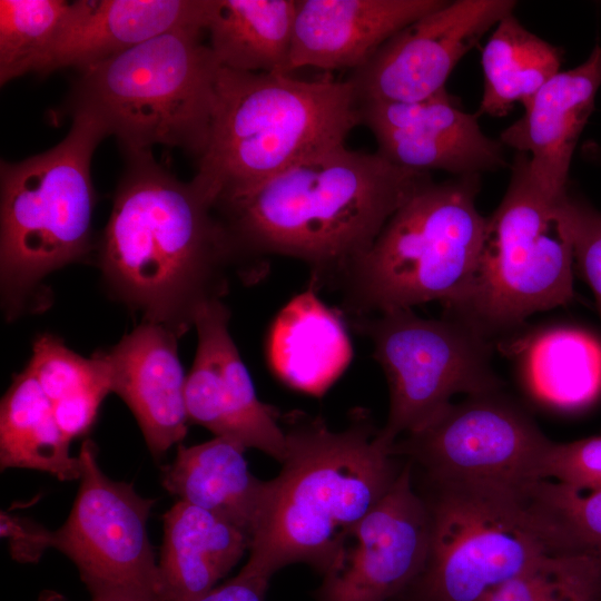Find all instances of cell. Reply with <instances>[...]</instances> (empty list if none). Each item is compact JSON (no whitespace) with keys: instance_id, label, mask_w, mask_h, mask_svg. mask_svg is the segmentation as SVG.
Returning a JSON list of instances; mask_svg holds the SVG:
<instances>
[{"instance_id":"obj_1","label":"cell","mask_w":601,"mask_h":601,"mask_svg":"<svg viewBox=\"0 0 601 601\" xmlns=\"http://www.w3.org/2000/svg\"><path fill=\"white\" fill-rule=\"evenodd\" d=\"M428 178V173L398 167L377 151L344 144L216 200L214 209L229 235L243 280L262 277L266 257L280 255L308 266L311 288H336Z\"/></svg>"},{"instance_id":"obj_2","label":"cell","mask_w":601,"mask_h":601,"mask_svg":"<svg viewBox=\"0 0 601 601\" xmlns=\"http://www.w3.org/2000/svg\"><path fill=\"white\" fill-rule=\"evenodd\" d=\"M126 167L97 262L112 298L178 337L198 311L221 300L239 268L215 200L179 180L151 150L125 152Z\"/></svg>"},{"instance_id":"obj_3","label":"cell","mask_w":601,"mask_h":601,"mask_svg":"<svg viewBox=\"0 0 601 601\" xmlns=\"http://www.w3.org/2000/svg\"><path fill=\"white\" fill-rule=\"evenodd\" d=\"M282 422L286 457L270 480L246 564L269 578L293 563L324 574L346 533L385 496L404 465L363 411L341 431L299 411Z\"/></svg>"},{"instance_id":"obj_4","label":"cell","mask_w":601,"mask_h":601,"mask_svg":"<svg viewBox=\"0 0 601 601\" xmlns=\"http://www.w3.org/2000/svg\"><path fill=\"white\" fill-rule=\"evenodd\" d=\"M362 124L347 80L220 68L207 146L193 180L218 200L345 144Z\"/></svg>"},{"instance_id":"obj_5","label":"cell","mask_w":601,"mask_h":601,"mask_svg":"<svg viewBox=\"0 0 601 601\" xmlns=\"http://www.w3.org/2000/svg\"><path fill=\"white\" fill-rule=\"evenodd\" d=\"M71 117L68 135L51 149L18 162L1 160L0 284L10 321L49 307L46 278L93 249L90 167L109 135L87 111Z\"/></svg>"},{"instance_id":"obj_6","label":"cell","mask_w":601,"mask_h":601,"mask_svg":"<svg viewBox=\"0 0 601 601\" xmlns=\"http://www.w3.org/2000/svg\"><path fill=\"white\" fill-rule=\"evenodd\" d=\"M480 176L426 179L388 219L371 248L336 289L348 317L370 316L466 293L485 240L487 220L476 208Z\"/></svg>"},{"instance_id":"obj_7","label":"cell","mask_w":601,"mask_h":601,"mask_svg":"<svg viewBox=\"0 0 601 601\" xmlns=\"http://www.w3.org/2000/svg\"><path fill=\"white\" fill-rule=\"evenodd\" d=\"M205 31L176 28L79 71L66 112L96 116L124 154L162 145L198 159L208 142L221 68L203 42Z\"/></svg>"},{"instance_id":"obj_8","label":"cell","mask_w":601,"mask_h":601,"mask_svg":"<svg viewBox=\"0 0 601 601\" xmlns=\"http://www.w3.org/2000/svg\"><path fill=\"white\" fill-rule=\"evenodd\" d=\"M510 168L471 284L447 307L489 337L574 297L573 249L560 209L569 189L556 193L542 185L525 154L516 152Z\"/></svg>"},{"instance_id":"obj_9","label":"cell","mask_w":601,"mask_h":601,"mask_svg":"<svg viewBox=\"0 0 601 601\" xmlns=\"http://www.w3.org/2000/svg\"><path fill=\"white\" fill-rule=\"evenodd\" d=\"M428 554L391 601H483L544 555L558 552L521 487L432 483Z\"/></svg>"},{"instance_id":"obj_10","label":"cell","mask_w":601,"mask_h":601,"mask_svg":"<svg viewBox=\"0 0 601 601\" xmlns=\"http://www.w3.org/2000/svg\"><path fill=\"white\" fill-rule=\"evenodd\" d=\"M351 319L373 343L387 380L390 408L378 433L390 444L428 424L455 395L500 391L489 336L463 318H424L401 308Z\"/></svg>"},{"instance_id":"obj_11","label":"cell","mask_w":601,"mask_h":601,"mask_svg":"<svg viewBox=\"0 0 601 601\" xmlns=\"http://www.w3.org/2000/svg\"><path fill=\"white\" fill-rule=\"evenodd\" d=\"M499 393L452 403L422 428L398 437L393 453L422 466L432 483L520 487L540 481L553 441Z\"/></svg>"},{"instance_id":"obj_12","label":"cell","mask_w":601,"mask_h":601,"mask_svg":"<svg viewBox=\"0 0 601 601\" xmlns=\"http://www.w3.org/2000/svg\"><path fill=\"white\" fill-rule=\"evenodd\" d=\"M97 453L91 440L82 442L80 485L66 522L52 531L51 545L75 563L91 594L119 589L160 593L147 530L156 500L141 496L130 483L108 477Z\"/></svg>"},{"instance_id":"obj_13","label":"cell","mask_w":601,"mask_h":601,"mask_svg":"<svg viewBox=\"0 0 601 601\" xmlns=\"http://www.w3.org/2000/svg\"><path fill=\"white\" fill-rule=\"evenodd\" d=\"M412 470L407 460L385 496L346 533L315 591L317 601H391L420 574L431 515Z\"/></svg>"},{"instance_id":"obj_14","label":"cell","mask_w":601,"mask_h":601,"mask_svg":"<svg viewBox=\"0 0 601 601\" xmlns=\"http://www.w3.org/2000/svg\"><path fill=\"white\" fill-rule=\"evenodd\" d=\"M515 7L513 0L445 1L393 35L346 80L359 105L426 99Z\"/></svg>"},{"instance_id":"obj_15","label":"cell","mask_w":601,"mask_h":601,"mask_svg":"<svg viewBox=\"0 0 601 601\" xmlns=\"http://www.w3.org/2000/svg\"><path fill=\"white\" fill-rule=\"evenodd\" d=\"M229 308L221 300L196 314V356L186 376L185 401L190 422L215 436L256 449L279 463L287 443L278 411L262 402L229 332Z\"/></svg>"},{"instance_id":"obj_16","label":"cell","mask_w":601,"mask_h":601,"mask_svg":"<svg viewBox=\"0 0 601 601\" xmlns=\"http://www.w3.org/2000/svg\"><path fill=\"white\" fill-rule=\"evenodd\" d=\"M361 115L376 139V151L398 167L461 177L511 165L503 144L486 136L479 115L463 110L446 88L415 102L362 104Z\"/></svg>"},{"instance_id":"obj_17","label":"cell","mask_w":601,"mask_h":601,"mask_svg":"<svg viewBox=\"0 0 601 601\" xmlns=\"http://www.w3.org/2000/svg\"><path fill=\"white\" fill-rule=\"evenodd\" d=\"M177 339L170 329L141 321L99 353L108 366L111 392L132 412L155 459L187 434L186 376Z\"/></svg>"},{"instance_id":"obj_18","label":"cell","mask_w":601,"mask_h":601,"mask_svg":"<svg viewBox=\"0 0 601 601\" xmlns=\"http://www.w3.org/2000/svg\"><path fill=\"white\" fill-rule=\"evenodd\" d=\"M213 0H79L69 2L37 73L78 71L180 27L206 29Z\"/></svg>"},{"instance_id":"obj_19","label":"cell","mask_w":601,"mask_h":601,"mask_svg":"<svg viewBox=\"0 0 601 601\" xmlns=\"http://www.w3.org/2000/svg\"><path fill=\"white\" fill-rule=\"evenodd\" d=\"M444 0H297L290 73L364 65L393 35Z\"/></svg>"},{"instance_id":"obj_20","label":"cell","mask_w":601,"mask_h":601,"mask_svg":"<svg viewBox=\"0 0 601 601\" xmlns=\"http://www.w3.org/2000/svg\"><path fill=\"white\" fill-rule=\"evenodd\" d=\"M600 87L601 46L597 42L582 63L552 77L500 135L504 147L529 157L532 175L553 191L569 189L573 154Z\"/></svg>"},{"instance_id":"obj_21","label":"cell","mask_w":601,"mask_h":601,"mask_svg":"<svg viewBox=\"0 0 601 601\" xmlns=\"http://www.w3.org/2000/svg\"><path fill=\"white\" fill-rule=\"evenodd\" d=\"M246 450L223 436L191 446L179 443L174 461L162 467L161 483L180 501L227 520L252 543L268 503L270 480L250 472Z\"/></svg>"},{"instance_id":"obj_22","label":"cell","mask_w":601,"mask_h":601,"mask_svg":"<svg viewBox=\"0 0 601 601\" xmlns=\"http://www.w3.org/2000/svg\"><path fill=\"white\" fill-rule=\"evenodd\" d=\"M353 347L342 316L309 288L277 314L267 338L276 376L299 392L322 396L344 373Z\"/></svg>"},{"instance_id":"obj_23","label":"cell","mask_w":601,"mask_h":601,"mask_svg":"<svg viewBox=\"0 0 601 601\" xmlns=\"http://www.w3.org/2000/svg\"><path fill=\"white\" fill-rule=\"evenodd\" d=\"M158 562L165 601H195L249 551V538L224 518L178 500L164 515Z\"/></svg>"},{"instance_id":"obj_24","label":"cell","mask_w":601,"mask_h":601,"mask_svg":"<svg viewBox=\"0 0 601 601\" xmlns=\"http://www.w3.org/2000/svg\"><path fill=\"white\" fill-rule=\"evenodd\" d=\"M520 376L539 403L578 411L601 397V339L572 326H548L511 343Z\"/></svg>"},{"instance_id":"obj_25","label":"cell","mask_w":601,"mask_h":601,"mask_svg":"<svg viewBox=\"0 0 601 601\" xmlns=\"http://www.w3.org/2000/svg\"><path fill=\"white\" fill-rule=\"evenodd\" d=\"M297 0H213L206 31L221 67L290 75Z\"/></svg>"},{"instance_id":"obj_26","label":"cell","mask_w":601,"mask_h":601,"mask_svg":"<svg viewBox=\"0 0 601 601\" xmlns=\"http://www.w3.org/2000/svg\"><path fill=\"white\" fill-rule=\"evenodd\" d=\"M52 405L31 371L16 374L0 405V467L49 473L60 481L79 480V456H71Z\"/></svg>"},{"instance_id":"obj_27","label":"cell","mask_w":601,"mask_h":601,"mask_svg":"<svg viewBox=\"0 0 601 601\" xmlns=\"http://www.w3.org/2000/svg\"><path fill=\"white\" fill-rule=\"evenodd\" d=\"M562 49L525 28L513 13L505 16L482 48L484 90L477 115L506 116L524 106L560 72Z\"/></svg>"},{"instance_id":"obj_28","label":"cell","mask_w":601,"mask_h":601,"mask_svg":"<svg viewBox=\"0 0 601 601\" xmlns=\"http://www.w3.org/2000/svg\"><path fill=\"white\" fill-rule=\"evenodd\" d=\"M27 367L49 398L65 437L71 442L87 434L111 393L108 366L100 354L83 357L58 336L41 334L32 344Z\"/></svg>"},{"instance_id":"obj_29","label":"cell","mask_w":601,"mask_h":601,"mask_svg":"<svg viewBox=\"0 0 601 601\" xmlns=\"http://www.w3.org/2000/svg\"><path fill=\"white\" fill-rule=\"evenodd\" d=\"M522 491L558 552L601 558V490L540 480Z\"/></svg>"},{"instance_id":"obj_30","label":"cell","mask_w":601,"mask_h":601,"mask_svg":"<svg viewBox=\"0 0 601 601\" xmlns=\"http://www.w3.org/2000/svg\"><path fill=\"white\" fill-rule=\"evenodd\" d=\"M483 601H601V558L549 553Z\"/></svg>"},{"instance_id":"obj_31","label":"cell","mask_w":601,"mask_h":601,"mask_svg":"<svg viewBox=\"0 0 601 601\" xmlns=\"http://www.w3.org/2000/svg\"><path fill=\"white\" fill-rule=\"evenodd\" d=\"M69 2L0 0V83L36 72L52 46Z\"/></svg>"},{"instance_id":"obj_32","label":"cell","mask_w":601,"mask_h":601,"mask_svg":"<svg viewBox=\"0 0 601 601\" xmlns=\"http://www.w3.org/2000/svg\"><path fill=\"white\" fill-rule=\"evenodd\" d=\"M560 209L572 244L574 267L590 286L601 318V211L570 188Z\"/></svg>"},{"instance_id":"obj_33","label":"cell","mask_w":601,"mask_h":601,"mask_svg":"<svg viewBox=\"0 0 601 601\" xmlns=\"http://www.w3.org/2000/svg\"><path fill=\"white\" fill-rule=\"evenodd\" d=\"M540 480L578 490H601V435L553 442L542 461Z\"/></svg>"},{"instance_id":"obj_34","label":"cell","mask_w":601,"mask_h":601,"mask_svg":"<svg viewBox=\"0 0 601 601\" xmlns=\"http://www.w3.org/2000/svg\"><path fill=\"white\" fill-rule=\"evenodd\" d=\"M0 523L1 536L9 540L10 553L16 561L37 562L52 548V531L30 519L1 511Z\"/></svg>"},{"instance_id":"obj_35","label":"cell","mask_w":601,"mask_h":601,"mask_svg":"<svg viewBox=\"0 0 601 601\" xmlns=\"http://www.w3.org/2000/svg\"><path fill=\"white\" fill-rule=\"evenodd\" d=\"M269 579L245 564L237 575L195 601H266Z\"/></svg>"},{"instance_id":"obj_36","label":"cell","mask_w":601,"mask_h":601,"mask_svg":"<svg viewBox=\"0 0 601 601\" xmlns=\"http://www.w3.org/2000/svg\"><path fill=\"white\" fill-rule=\"evenodd\" d=\"M91 597V601H165L158 591L146 589H119L95 593ZM39 601H67V599L57 592L46 591Z\"/></svg>"},{"instance_id":"obj_37","label":"cell","mask_w":601,"mask_h":601,"mask_svg":"<svg viewBox=\"0 0 601 601\" xmlns=\"http://www.w3.org/2000/svg\"><path fill=\"white\" fill-rule=\"evenodd\" d=\"M583 156L590 161L601 165V146L595 142H589L583 146Z\"/></svg>"}]
</instances>
